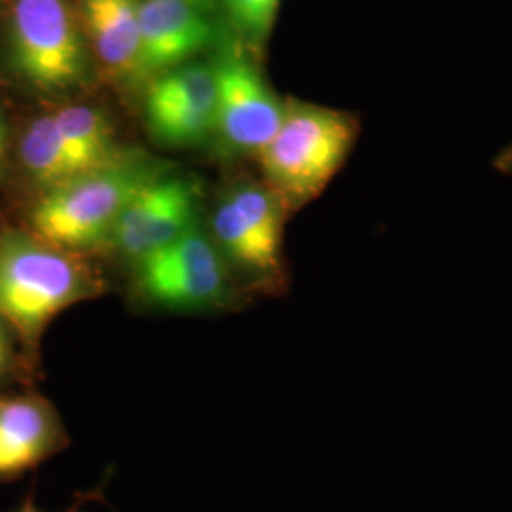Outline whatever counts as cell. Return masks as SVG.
I'll use <instances>...</instances> for the list:
<instances>
[{
    "instance_id": "obj_19",
    "label": "cell",
    "mask_w": 512,
    "mask_h": 512,
    "mask_svg": "<svg viewBox=\"0 0 512 512\" xmlns=\"http://www.w3.org/2000/svg\"><path fill=\"white\" fill-rule=\"evenodd\" d=\"M19 512H42L38 511L37 507L35 505H31V503H25L21 509H19Z\"/></svg>"
},
{
    "instance_id": "obj_17",
    "label": "cell",
    "mask_w": 512,
    "mask_h": 512,
    "mask_svg": "<svg viewBox=\"0 0 512 512\" xmlns=\"http://www.w3.org/2000/svg\"><path fill=\"white\" fill-rule=\"evenodd\" d=\"M494 165L499 173H505V175H511L512 177V141L509 147H505L499 152Z\"/></svg>"
},
{
    "instance_id": "obj_11",
    "label": "cell",
    "mask_w": 512,
    "mask_h": 512,
    "mask_svg": "<svg viewBox=\"0 0 512 512\" xmlns=\"http://www.w3.org/2000/svg\"><path fill=\"white\" fill-rule=\"evenodd\" d=\"M69 444L54 404L40 395H0V480L35 469Z\"/></svg>"
},
{
    "instance_id": "obj_7",
    "label": "cell",
    "mask_w": 512,
    "mask_h": 512,
    "mask_svg": "<svg viewBox=\"0 0 512 512\" xmlns=\"http://www.w3.org/2000/svg\"><path fill=\"white\" fill-rule=\"evenodd\" d=\"M198 207L200 188L196 181L162 169L129 200L105 249L135 264L200 224Z\"/></svg>"
},
{
    "instance_id": "obj_18",
    "label": "cell",
    "mask_w": 512,
    "mask_h": 512,
    "mask_svg": "<svg viewBox=\"0 0 512 512\" xmlns=\"http://www.w3.org/2000/svg\"><path fill=\"white\" fill-rule=\"evenodd\" d=\"M4 150H6V126L0 116V171H2V162H4Z\"/></svg>"
},
{
    "instance_id": "obj_16",
    "label": "cell",
    "mask_w": 512,
    "mask_h": 512,
    "mask_svg": "<svg viewBox=\"0 0 512 512\" xmlns=\"http://www.w3.org/2000/svg\"><path fill=\"white\" fill-rule=\"evenodd\" d=\"M18 338L0 313V385L4 384L18 365Z\"/></svg>"
},
{
    "instance_id": "obj_2",
    "label": "cell",
    "mask_w": 512,
    "mask_h": 512,
    "mask_svg": "<svg viewBox=\"0 0 512 512\" xmlns=\"http://www.w3.org/2000/svg\"><path fill=\"white\" fill-rule=\"evenodd\" d=\"M164 167L137 154L78 175L42 192L29 215L31 230L74 255L105 249L110 232L135 192Z\"/></svg>"
},
{
    "instance_id": "obj_6",
    "label": "cell",
    "mask_w": 512,
    "mask_h": 512,
    "mask_svg": "<svg viewBox=\"0 0 512 512\" xmlns=\"http://www.w3.org/2000/svg\"><path fill=\"white\" fill-rule=\"evenodd\" d=\"M10 61L40 92H65L86 78V44L65 0L14 2Z\"/></svg>"
},
{
    "instance_id": "obj_3",
    "label": "cell",
    "mask_w": 512,
    "mask_h": 512,
    "mask_svg": "<svg viewBox=\"0 0 512 512\" xmlns=\"http://www.w3.org/2000/svg\"><path fill=\"white\" fill-rule=\"evenodd\" d=\"M359 135L355 116L302 101H287L285 118L258 154L264 183L289 211L315 200L344 165Z\"/></svg>"
},
{
    "instance_id": "obj_12",
    "label": "cell",
    "mask_w": 512,
    "mask_h": 512,
    "mask_svg": "<svg viewBox=\"0 0 512 512\" xmlns=\"http://www.w3.org/2000/svg\"><path fill=\"white\" fill-rule=\"evenodd\" d=\"M86 33L101 63L116 74H139L141 23L135 0H84Z\"/></svg>"
},
{
    "instance_id": "obj_15",
    "label": "cell",
    "mask_w": 512,
    "mask_h": 512,
    "mask_svg": "<svg viewBox=\"0 0 512 512\" xmlns=\"http://www.w3.org/2000/svg\"><path fill=\"white\" fill-rule=\"evenodd\" d=\"M281 0H224L230 14L249 37H268L274 27Z\"/></svg>"
},
{
    "instance_id": "obj_1",
    "label": "cell",
    "mask_w": 512,
    "mask_h": 512,
    "mask_svg": "<svg viewBox=\"0 0 512 512\" xmlns=\"http://www.w3.org/2000/svg\"><path fill=\"white\" fill-rule=\"evenodd\" d=\"M101 291V279L80 255L33 232L0 234V313L27 353H37L44 332L61 311Z\"/></svg>"
},
{
    "instance_id": "obj_8",
    "label": "cell",
    "mask_w": 512,
    "mask_h": 512,
    "mask_svg": "<svg viewBox=\"0 0 512 512\" xmlns=\"http://www.w3.org/2000/svg\"><path fill=\"white\" fill-rule=\"evenodd\" d=\"M217 69V124L222 145L232 154L256 156L281 128L283 103L255 63L241 54L222 57Z\"/></svg>"
},
{
    "instance_id": "obj_14",
    "label": "cell",
    "mask_w": 512,
    "mask_h": 512,
    "mask_svg": "<svg viewBox=\"0 0 512 512\" xmlns=\"http://www.w3.org/2000/svg\"><path fill=\"white\" fill-rule=\"evenodd\" d=\"M19 158L29 179L42 192L78 177V171L59 137L54 114L40 116L31 122L21 137Z\"/></svg>"
},
{
    "instance_id": "obj_9",
    "label": "cell",
    "mask_w": 512,
    "mask_h": 512,
    "mask_svg": "<svg viewBox=\"0 0 512 512\" xmlns=\"http://www.w3.org/2000/svg\"><path fill=\"white\" fill-rule=\"evenodd\" d=\"M145 114L150 133L169 147H194L215 133L217 69L184 63L158 74L148 86Z\"/></svg>"
},
{
    "instance_id": "obj_13",
    "label": "cell",
    "mask_w": 512,
    "mask_h": 512,
    "mask_svg": "<svg viewBox=\"0 0 512 512\" xmlns=\"http://www.w3.org/2000/svg\"><path fill=\"white\" fill-rule=\"evenodd\" d=\"M54 120L78 175L112 164L126 154L114 145L109 120L99 110L76 105L55 112Z\"/></svg>"
},
{
    "instance_id": "obj_5",
    "label": "cell",
    "mask_w": 512,
    "mask_h": 512,
    "mask_svg": "<svg viewBox=\"0 0 512 512\" xmlns=\"http://www.w3.org/2000/svg\"><path fill=\"white\" fill-rule=\"evenodd\" d=\"M131 266L137 294L164 310H215L234 296V274L200 224Z\"/></svg>"
},
{
    "instance_id": "obj_4",
    "label": "cell",
    "mask_w": 512,
    "mask_h": 512,
    "mask_svg": "<svg viewBox=\"0 0 512 512\" xmlns=\"http://www.w3.org/2000/svg\"><path fill=\"white\" fill-rule=\"evenodd\" d=\"M289 207L266 183H241L215 207L211 239L232 274L262 291L283 283V228Z\"/></svg>"
},
{
    "instance_id": "obj_10",
    "label": "cell",
    "mask_w": 512,
    "mask_h": 512,
    "mask_svg": "<svg viewBox=\"0 0 512 512\" xmlns=\"http://www.w3.org/2000/svg\"><path fill=\"white\" fill-rule=\"evenodd\" d=\"M139 74H162L188 63L215 40V19L203 0L139 2Z\"/></svg>"
}]
</instances>
